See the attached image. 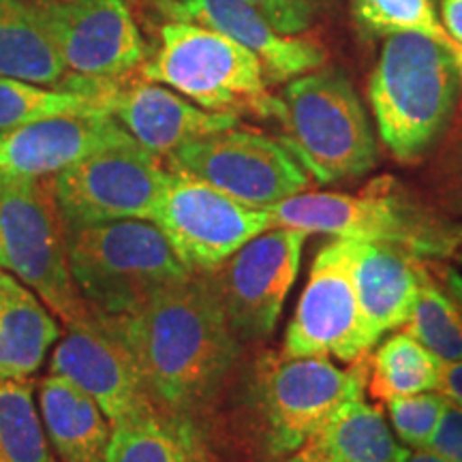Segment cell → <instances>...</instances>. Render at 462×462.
Wrapping results in <instances>:
<instances>
[{"label": "cell", "mask_w": 462, "mask_h": 462, "mask_svg": "<svg viewBox=\"0 0 462 462\" xmlns=\"http://www.w3.org/2000/svg\"><path fill=\"white\" fill-rule=\"evenodd\" d=\"M107 317L135 357L150 401L195 424L221 394L240 356V338L206 276L190 274L135 313Z\"/></svg>", "instance_id": "cell-1"}, {"label": "cell", "mask_w": 462, "mask_h": 462, "mask_svg": "<svg viewBox=\"0 0 462 462\" xmlns=\"http://www.w3.org/2000/svg\"><path fill=\"white\" fill-rule=\"evenodd\" d=\"M265 210L273 227L385 242L424 262H441L462 246L460 221L418 199L392 178L374 180L357 195L302 190Z\"/></svg>", "instance_id": "cell-2"}, {"label": "cell", "mask_w": 462, "mask_h": 462, "mask_svg": "<svg viewBox=\"0 0 462 462\" xmlns=\"http://www.w3.org/2000/svg\"><path fill=\"white\" fill-rule=\"evenodd\" d=\"M454 50L421 32L385 39L368 79V99L381 142L401 163L424 157L446 131L458 97Z\"/></svg>", "instance_id": "cell-3"}, {"label": "cell", "mask_w": 462, "mask_h": 462, "mask_svg": "<svg viewBox=\"0 0 462 462\" xmlns=\"http://www.w3.org/2000/svg\"><path fill=\"white\" fill-rule=\"evenodd\" d=\"M279 101L281 142L319 184L356 180L379 163L368 116L340 71L317 69L293 78Z\"/></svg>", "instance_id": "cell-4"}, {"label": "cell", "mask_w": 462, "mask_h": 462, "mask_svg": "<svg viewBox=\"0 0 462 462\" xmlns=\"http://www.w3.org/2000/svg\"><path fill=\"white\" fill-rule=\"evenodd\" d=\"M69 270L97 315H131L190 270L152 221L126 218L67 229Z\"/></svg>", "instance_id": "cell-5"}, {"label": "cell", "mask_w": 462, "mask_h": 462, "mask_svg": "<svg viewBox=\"0 0 462 462\" xmlns=\"http://www.w3.org/2000/svg\"><path fill=\"white\" fill-rule=\"evenodd\" d=\"M140 75L180 92L208 112L279 116L281 101L268 92L270 79L259 58L195 22L171 20L161 28L157 50L143 60Z\"/></svg>", "instance_id": "cell-6"}, {"label": "cell", "mask_w": 462, "mask_h": 462, "mask_svg": "<svg viewBox=\"0 0 462 462\" xmlns=\"http://www.w3.org/2000/svg\"><path fill=\"white\" fill-rule=\"evenodd\" d=\"M366 383V357L340 371L328 357L263 354L255 364L251 394L265 452L274 458L296 454L346 401L364 396Z\"/></svg>", "instance_id": "cell-7"}, {"label": "cell", "mask_w": 462, "mask_h": 462, "mask_svg": "<svg viewBox=\"0 0 462 462\" xmlns=\"http://www.w3.org/2000/svg\"><path fill=\"white\" fill-rule=\"evenodd\" d=\"M0 270L31 287L67 326L92 315L67 257V227L51 182H0Z\"/></svg>", "instance_id": "cell-8"}, {"label": "cell", "mask_w": 462, "mask_h": 462, "mask_svg": "<svg viewBox=\"0 0 462 462\" xmlns=\"http://www.w3.org/2000/svg\"><path fill=\"white\" fill-rule=\"evenodd\" d=\"M170 171L159 157L126 140L86 154L51 178L58 212L67 229L142 218L150 221Z\"/></svg>", "instance_id": "cell-9"}, {"label": "cell", "mask_w": 462, "mask_h": 462, "mask_svg": "<svg viewBox=\"0 0 462 462\" xmlns=\"http://www.w3.org/2000/svg\"><path fill=\"white\" fill-rule=\"evenodd\" d=\"M173 173L190 176L251 208H270L310 187L309 171L282 142L255 131L210 133L167 157Z\"/></svg>", "instance_id": "cell-10"}, {"label": "cell", "mask_w": 462, "mask_h": 462, "mask_svg": "<svg viewBox=\"0 0 462 462\" xmlns=\"http://www.w3.org/2000/svg\"><path fill=\"white\" fill-rule=\"evenodd\" d=\"M150 221L193 274L218 268L248 240L273 227L265 208L245 206L210 184L173 171Z\"/></svg>", "instance_id": "cell-11"}, {"label": "cell", "mask_w": 462, "mask_h": 462, "mask_svg": "<svg viewBox=\"0 0 462 462\" xmlns=\"http://www.w3.org/2000/svg\"><path fill=\"white\" fill-rule=\"evenodd\" d=\"M304 240V231L268 229L248 240L218 268L199 273L215 289L240 343L263 340L276 330L302 262Z\"/></svg>", "instance_id": "cell-12"}, {"label": "cell", "mask_w": 462, "mask_h": 462, "mask_svg": "<svg viewBox=\"0 0 462 462\" xmlns=\"http://www.w3.org/2000/svg\"><path fill=\"white\" fill-rule=\"evenodd\" d=\"M368 343L360 302L351 279L345 238L323 245L310 265L309 282L289 321L281 357H337L364 360Z\"/></svg>", "instance_id": "cell-13"}, {"label": "cell", "mask_w": 462, "mask_h": 462, "mask_svg": "<svg viewBox=\"0 0 462 462\" xmlns=\"http://www.w3.org/2000/svg\"><path fill=\"white\" fill-rule=\"evenodd\" d=\"M32 7L71 75L118 82L148 58L125 0H42Z\"/></svg>", "instance_id": "cell-14"}, {"label": "cell", "mask_w": 462, "mask_h": 462, "mask_svg": "<svg viewBox=\"0 0 462 462\" xmlns=\"http://www.w3.org/2000/svg\"><path fill=\"white\" fill-rule=\"evenodd\" d=\"M50 373L95 398L112 424L150 401L135 357L107 315L92 313L67 326L50 360Z\"/></svg>", "instance_id": "cell-15"}, {"label": "cell", "mask_w": 462, "mask_h": 462, "mask_svg": "<svg viewBox=\"0 0 462 462\" xmlns=\"http://www.w3.org/2000/svg\"><path fill=\"white\" fill-rule=\"evenodd\" d=\"M170 20L195 22L234 39L263 65L270 84L291 82L326 62L319 45L276 31L248 0H152Z\"/></svg>", "instance_id": "cell-16"}, {"label": "cell", "mask_w": 462, "mask_h": 462, "mask_svg": "<svg viewBox=\"0 0 462 462\" xmlns=\"http://www.w3.org/2000/svg\"><path fill=\"white\" fill-rule=\"evenodd\" d=\"M131 140L112 114L48 118L0 131V182L45 180L95 150Z\"/></svg>", "instance_id": "cell-17"}, {"label": "cell", "mask_w": 462, "mask_h": 462, "mask_svg": "<svg viewBox=\"0 0 462 462\" xmlns=\"http://www.w3.org/2000/svg\"><path fill=\"white\" fill-rule=\"evenodd\" d=\"M109 114L133 140L159 159L170 157L184 143L240 125L236 114L208 112L180 92L146 79L129 86L116 84L109 97Z\"/></svg>", "instance_id": "cell-18"}, {"label": "cell", "mask_w": 462, "mask_h": 462, "mask_svg": "<svg viewBox=\"0 0 462 462\" xmlns=\"http://www.w3.org/2000/svg\"><path fill=\"white\" fill-rule=\"evenodd\" d=\"M364 330L373 346L411 317L429 262L385 242L345 240Z\"/></svg>", "instance_id": "cell-19"}, {"label": "cell", "mask_w": 462, "mask_h": 462, "mask_svg": "<svg viewBox=\"0 0 462 462\" xmlns=\"http://www.w3.org/2000/svg\"><path fill=\"white\" fill-rule=\"evenodd\" d=\"M39 413L60 462H106L112 421L92 396L58 374L39 383Z\"/></svg>", "instance_id": "cell-20"}, {"label": "cell", "mask_w": 462, "mask_h": 462, "mask_svg": "<svg viewBox=\"0 0 462 462\" xmlns=\"http://www.w3.org/2000/svg\"><path fill=\"white\" fill-rule=\"evenodd\" d=\"M58 338L60 326L43 300L0 270V379H31Z\"/></svg>", "instance_id": "cell-21"}, {"label": "cell", "mask_w": 462, "mask_h": 462, "mask_svg": "<svg viewBox=\"0 0 462 462\" xmlns=\"http://www.w3.org/2000/svg\"><path fill=\"white\" fill-rule=\"evenodd\" d=\"M106 462H201L198 424L143 402L112 424Z\"/></svg>", "instance_id": "cell-22"}, {"label": "cell", "mask_w": 462, "mask_h": 462, "mask_svg": "<svg viewBox=\"0 0 462 462\" xmlns=\"http://www.w3.org/2000/svg\"><path fill=\"white\" fill-rule=\"evenodd\" d=\"M0 78L62 90L71 78L34 7L22 0H0Z\"/></svg>", "instance_id": "cell-23"}, {"label": "cell", "mask_w": 462, "mask_h": 462, "mask_svg": "<svg viewBox=\"0 0 462 462\" xmlns=\"http://www.w3.org/2000/svg\"><path fill=\"white\" fill-rule=\"evenodd\" d=\"M321 462H396L398 448L377 407L346 401L309 443Z\"/></svg>", "instance_id": "cell-24"}, {"label": "cell", "mask_w": 462, "mask_h": 462, "mask_svg": "<svg viewBox=\"0 0 462 462\" xmlns=\"http://www.w3.org/2000/svg\"><path fill=\"white\" fill-rule=\"evenodd\" d=\"M441 360L411 334L398 332L368 362V392L377 401L404 398L437 388Z\"/></svg>", "instance_id": "cell-25"}, {"label": "cell", "mask_w": 462, "mask_h": 462, "mask_svg": "<svg viewBox=\"0 0 462 462\" xmlns=\"http://www.w3.org/2000/svg\"><path fill=\"white\" fill-rule=\"evenodd\" d=\"M109 114V101L84 92L0 78V131L48 118H88Z\"/></svg>", "instance_id": "cell-26"}, {"label": "cell", "mask_w": 462, "mask_h": 462, "mask_svg": "<svg viewBox=\"0 0 462 462\" xmlns=\"http://www.w3.org/2000/svg\"><path fill=\"white\" fill-rule=\"evenodd\" d=\"M0 462H60L45 435L31 379H0Z\"/></svg>", "instance_id": "cell-27"}, {"label": "cell", "mask_w": 462, "mask_h": 462, "mask_svg": "<svg viewBox=\"0 0 462 462\" xmlns=\"http://www.w3.org/2000/svg\"><path fill=\"white\" fill-rule=\"evenodd\" d=\"M404 326L407 334H411L441 362L462 360V313L429 270L421 279L418 300Z\"/></svg>", "instance_id": "cell-28"}, {"label": "cell", "mask_w": 462, "mask_h": 462, "mask_svg": "<svg viewBox=\"0 0 462 462\" xmlns=\"http://www.w3.org/2000/svg\"><path fill=\"white\" fill-rule=\"evenodd\" d=\"M357 24L377 34L421 32L437 39L449 50L456 45L441 22L437 20L430 0H349Z\"/></svg>", "instance_id": "cell-29"}, {"label": "cell", "mask_w": 462, "mask_h": 462, "mask_svg": "<svg viewBox=\"0 0 462 462\" xmlns=\"http://www.w3.org/2000/svg\"><path fill=\"white\" fill-rule=\"evenodd\" d=\"M446 398L439 392H421V394L392 398L385 402L392 426L407 448H426L446 409Z\"/></svg>", "instance_id": "cell-30"}, {"label": "cell", "mask_w": 462, "mask_h": 462, "mask_svg": "<svg viewBox=\"0 0 462 462\" xmlns=\"http://www.w3.org/2000/svg\"><path fill=\"white\" fill-rule=\"evenodd\" d=\"M248 3L276 31L289 34V37H298L317 24V20L326 14L332 0H248Z\"/></svg>", "instance_id": "cell-31"}, {"label": "cell", "mask_w": 462, "mask_h": 462, "mask_svg": "<svg viewBox=\"0 0 462 462\" xmlns=\"http://www.w3.org/2000/svg\"><path fill=\"white\" fill-rule=\"evenodd\" d=\"M426 449L435 452L449 462H462V407L446 402L435 435Z\"/></svg>", "instance_id": "cell-32"}, {"label": "cell", "mask_w": 462, "mask_h": 462, "mask_svg": "<svg viewBox=\"0 0 462 462\" xmlns=\"http://www.w3.org/2000/svg\"><path fill=\"white\" fill-rule=\"evenodd\" d=\"M435 206L448 215H462V150L439 171L435 184Z\"/></svg>", "instance_id": "cell-33"}, {"label": "cell", "mask_w": 462, "mask_h": 462, "mask_svg": "<svg viewBox=\"0 0 462 462\" xmlns=\"http://www.w3.org/2000/svg\"><path fill=\"white\" fill-rule=\"evenodd\" d=\"M435 392H439L446 401L462 407V360L441 364Z\"/></svg>", "instance_id": "cell-34"}, {"label": "cell", "mask_w": 462, "mask_h": 462, "mask_svg": "<svg viewBox=\"0 0 462 462\" xmlns=\"http://www.w3.org/2000/svg\"><path fill=\"white\" fill-rule=\"evenodd\" d=\"M441 26L456 45H462V0H441Z\"/></svg>", "instance_id": "cell-35"}, {"label": "cell", "mask_w": 462, "mask_h": 462, "mask_svg": "<svg viewBox=\"0 0 462 462\" xmlns=\"http://www.w3.org/2000/svg\"><path fill=\"white\" fill-rule=\"evenodd\" d=\"M432 265L437 268V274L441 276L443 285H446V291L452 296V300L458 304L460 313H462V276L456 273L454 268H448V265H441L439 262H432Z\"/></svg>", "instance_id": "cell-36"}, {"label": "cell", "mask_w": 462, "mask_h": 462, "mask_svg": "<svg viewBox=\"0 0 462 462\" xmlns=\"http://www.w3.org/2000/svg\"><path fill=\"white\" fill-rule=\"evenodd\" d=\"M396 462H449L446 458H441V456L430 452V449L426 448H411V449H398V460Z\"/></svg>", "instance_id": "cell-37"}, {"label": "cell", "mask_w": 462, "mask_h": 462, "mask_svg": "<svg viewBox=\"0 0 462 462\" xmlns=\"http://www.w3.org/2000/svg\"><path fill=\"white\" fill-rule=\"evenodd\" d=\"M281 462H313V452H310L309 446H304L302 449H298L296 454H291L289 458L281 460Z\"/></svg>", "instance_id": "cell-38"}, {"label": "cell", "mask_w": 462, "mask_h": 462, "mask_svg": "<svg viewBox=\"0 0 462 462\" xmlns=\"http://www.w3.org/2000/svg\"><path fill=\"white\" fill-rule=\"evenodd\" d=\"M454 58H456V65H458V73H460V84H462V45L454 50Z\"/></svg>", "instance_id": "cell-39"}, {"label": "cell", "mask_w": 462, "mask_h": 462, "mask_svg": "<svg viewBox=\"0 0 462 462\" xmlns=\"http://www.w3.org/2000/svg\"><path fill=\"white\" fill-rule=\"evenodd\" d=\"M306 446H309V443H306ZM310 448V446H309ZM310 452H313V462H321L319 458H317V454H315V449L313 448H310Z\"/></svg>", "instance_id": "cell-40"}, {"label": "cell", "mask_w": 462, "mask_h": 462, "mask_svg": "<svg viewBox=\"0 0 462 462\" xmlns=\"http://www.w3.org/2000/svg\"><path fill=\"white\" fill-rule=\"evenodd\" d=\"M458 262L462 263V248H460V253H458Z\"/></svg>", "instance_id": "cell-41"}]
</instances>
